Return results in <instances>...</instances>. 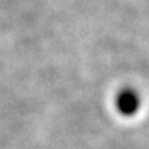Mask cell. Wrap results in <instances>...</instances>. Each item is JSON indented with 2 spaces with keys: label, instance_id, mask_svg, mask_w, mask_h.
<instances>
[{
  "label": "cell",
  "instance_id": "cell-1",
  "mask_svg": "<svg viewBox=\"0 0 149 149\" xmlns=\"http://www.w3.org/2000/svg\"><path fill=\"white\" fill-rule=\"evenodd\" d=\"M114 106L116 110L122 114V116H133L136 114V111L141 107V97L139 94L133 90V88H122L120 91H117L116 97H114Z\"/></svg>",
  "mask_w": 149,
  "mask_h": 149
}]
</instances>
